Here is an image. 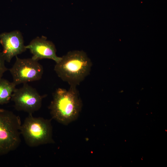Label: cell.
<instances>
[{
    "mask_svg": "<svg viewBox=\"0 0 167 167\" xmlns=\"http://www.w3.org/2000/svg\"><path fill=\"white\" fill-rule=\"evenodd\" d=\"M16 86L13 82L0 78V105L9 102Z\"/></svg>",
    "mask_w": 167,
    "mask_h": 167,
    "instance_id": "9",
    "label": "cell"
},
{
    "mask_svg": "<svg viewBox=\"0 0 167 167\" xmlns=\"http://www.w3.org/2000/svg\"><path fill=\"white\" fill-rule=\"evenodd\" d=\"M16 60L9 70L13 82L16 85L40 80L43 74L42 66L32 58H21L16 56Z\"/></svg>",
    "mask_w": 167,
    "mask_h": 167,
    "instance_id": "5",
    "label": "cell"
},
{
    "mask_svg": "<svg viewBox=\"0 0 167 167\" xmlns=\"http://www.w3.org/2000/svg\"><path fill=\"white\" fill-rule=\"evenodd\" d=\"M21 124L19 116L0 109V155L7 154L19 146Z\"/></svg>",
    "mask_w": 167,
    "mask_h": 167,
    "instance_id": "4",
    "label": "cell"
},
{
    "mask_svg": "<svg viewBox=\"0 0 167 167\" xmlns=\"http://www.w3.org/2000/svg\"><path fill=\"white\" fill-rule=\"evenodd\" d=\"M20 132L26 144L31 147L54 143L50 119L29 114L21 124Z\"/></svg>",
    "mask_w": 167,
    "mask_h": 167,
    "instance_id": "3",
    "label": "cell"
},
{
    "mask_svg": "<svg viewBox=\"0 0 167 167\" xmlns=\"http://www.w3.org/2000/svg\"><path fill=\"white\" fill-rule=\"evenodd\" d=\"M45 96L40 95L35 88L26 83L21 88L15 89L11 101L13 102L17 111L32 114L41 108L42 100Z\"/></svg>",
    "mask_w": 167,
    "mask_h": 167,
    "instance_id": "6",
    "label": "cell"
},
{
    "mask_svg": "<svg viewBox=\"0 0 167 167\" xmlns=\"http://www.w3.org/2000/svg\"><path fill=\"white\" fill-rule=\"evenodd\" d=\"M25 47L32 54V58L37 61L48 59L54 61L56 63L61 58V57L56 54V49L54 44L47 40L44 36L37 37L33 39Z\"/></svg>",
    "mask_w": 167,
    "mask_h": 167,
    "instance_id": "8",
    "label": "cell"
},
{
    "mask_svg": "<svg viewBox=\"0 0 167 167\" xmlns=\"http://www.w3.org/2000/svg\"><path fill=\"white\" fill-rule=\"evenodd\" d=\"M92 63L83 50L70 51L56 63L54 70L58 76L70 86L77 87L89 75Z\"/></svg>",
    "mask_w": 167,
    "mask_h": 167,
    "instance_id": "2",
    "label": "cell"
},
{
    "mask_svg": "<svg viewBox=\"0 0 167 167\" xmlns=\"http://www.w3.org/2000/svg\"><path fill=\"white\" fill-rule=\"evenodd\" d=\"M82 106L76 87L70 86L68 90L61 88L56 89L49 109L52 118L67 125L78 118Z\"/></svg>",
    "mask_w": 167,
    "mask_h": 167,
    "instance_id": "1",
    "label": "cell"
},
{
    "mask_svg": "<svg viewBox=\"0 0 167 167\" xmlns=\"http://www.w3.org/2000/svg\"><path fill=\"white\" fill-rule=\"evenodd\" d=\"M5 61L2 52H0V78H2L4 73L8 70L5 66Z\"/></svg>",
    "mask_w": 167,
    "mask_h": 167,
    "instance_id": "10",
    "label": "cell"
},
{
    "mask_svg": "<svg viewBox=\"0 0 167 167\" xmlns=\"http://www.w3.org/2000/svg\"><path fill=\"white\" fill-rule=\"evenodd\" d=\"M0 42L3 47L2 54L8 62L27 50L22 34L19 30L0 34Z\"/></svg>",
    "mask_w": 167,
    "mask_h": 167,
    "instance_id": "7",
    "label": "cell"
}]
</instances>
